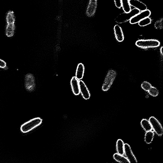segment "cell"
Segmentation results:
<instances>
[{
    "instance_id": "cell-6",
    "label": "cell",
    "mask_w": 163,
    "mask_h": 163,
    "mask_svg": "<svg viewBox=\"0 0 163 163\" xmlns=\"http://www.w3.org/2000/svg\"><path fill=\"white\" fill-rule=\"evenodd\" d=\"M151 124L152 128L154 129L157 135L161 136L163 135V129L158 120L154 117H151L149 120Z\"/></svg>"
},
{
    "instance_id": "cell-7",
    "label": "cell",
    "mask_w": 163,
    "mask_h": 163,
    "mask_svg": "<svg viewBox=\"0 0 163 163\" xmlns=\"http://www.w3.org/2000/svg\"><path fill=\"white\" fill-rule=\"evenodd\" d=\"M151 14L149 10L147 9L145 11H141L135 16L132 17L130 20V22L132 24L138 23L142 19L149 17Z\"/></svg>"
},
{
    "instance_id": "cell-15",
    "label": "cell",
    "mask_w": 163,
    "mask_h": 163,
    "mask_svg": "<svg viewBox=\"0 0 163 163\" xmlns=\"http://www.w3.org/2000/svg\"><path fill=\"white\" fill-rule=\"evenodd\" d=\"M15 25L14 24H7L6 28V35L8 37H13L14 34Z\"/></svg>"
},
{
    "instance_id": "cell-27",
    "label": "cell",
    "mask_w": 163,
    "mask_h": 163,
    "mask_svg": "<svg viewBox=\"0 0 163 163\" xmlns=\"http://www.w3.org/2000/svg\"><path fill=\"white\" fill-rule=\"evenodd\" d=\"M114 2L117 7L120 8L121 7V0H114Z\"/></svg>"
},
{
    "instance_id": "cell-21",
    "label": "cell",
    "mask_w": 163,
    "mask_h": 163,
    "mask_svg": "<svg viewBox=\"0 0 163 163\" xmlns=\"http://www.w3.org/2000/svg\"><path fill=\"white\" fill-rule=\"evenodd\" d=\"M154 132L151 130L147 132L145 137V142L148 144H149L152 141L153 139H154Z\"/></svg>"
},
{
    "instance_id": "cell-28",
    "label": "cell",
    "mask_w": 163,
    "mask_h": 163,
    "mask_svg": "<svg viewBox=\"0 0 163 163\" xmlns=\"http://www.w3.org/2000/svg\"><path fill=\"white\" fill-rule=\"evenodd\" d=\"M163 47L162 46L161 47L160 49V53L161 56H163Z\"/></svg>"
},
{
    "instance_id": "cell-17",
    "label": "cell",
    "mask_w": 163,
    "mask_h": 163,
    "mask_svg": "<svg viewBox=\"0 0 163 163\" xmlns=\"http://www.w3.org/2000/svg\"><path fill=\"white\" fill-rule=\"evenodd\" d=\"M116 149L118 154L123 156L124 154V144L122 140L119 139L117 141Z\"/></svg>"
},
{
    "instance_id": "cell-5",
    "label": "cell",
    "mask_w": 163,
    "mask_h": 163,
    "mask_svg": "<svg viewBox=\"0 0 163 163\" xmlns=\"http://www.w3.org/2000/svg\"><path fill=\"white\" fill-rule=\"evenodd\" d=\"M25 87L28 92H33L35 89V83L33 75L31 73L27 74L25 77Z\"/></svg>"
},
{
    "instance_id": "cell-2",
    "label": "cell",
    "mask_w": 163,
    "mask_h": 163,
    "mask_svg": "<svg viewBox=\"0 0 163 163\" xmlns=\"http://www.w3.org/2000/svg\"><path fill=\"white\" fill-rule=\"evenodd\" d=\"M117 76V73L113 69H110L108 72L103 84L102 89L104 92L108 91L111 87Z\"/></svg>"
},
{
    "instance_id": "cell-16",
    "label": "cell",
    "mask_w": 163,
    "mask_h": 163,
    "mask_svg": "<svg viewBox=\"0 0 163 163\" xmlns=\"http://www.w3.org/2000/svg\"><path fill=\"white\" fill-rule=\"evenodd\" d=\"M7 24H14L15 22V16L14 12L10 10L7 13L6 16Z\"/></svg>"
},
{
    "instance_id": "cell-13",
    "label": "cell",
    "mask_w": 163,
    "mask_h": 163,
    "mask_svg": "<svg viewBox=\"0 0 163 163\" xmlns=\"http://www.w3.org/2000/svg\"><path fill=\"white\" fill-rule=\"evenodd\" d=\"M79 81L75 76H74L71 81L72 92L76 96L79 95L80 93Z\"/></svg>"
},
{
    "instance_id": "cell-3",
    "label": "cell",
    "mask_w": 163,
    "mask_h": 163,
    "mask_svg": "<svg viewBox=\"0 0 163 163\" xmlns=\"http://www.w3.org/2000/svg\"><path fill=\"white\" fill-rule=\"evenodd\" d=\"M140 12L136 8L132 9L129 13H123L119 14L115 19V21L118 24H122L130 21L131 18Z\"/></svg>"
},
{
    "instance_id": "cell-9",
    "label": "cell",
    "mask_w": 163,
    "mask_h": 163,
    "mask_svg": "<svg viewBox=\"0 0 163 163\" xmlns=\"http://www.w3.org/2000/svg\"><path fill=\"white\" fill-rule=\"evenodd\" d=\"M124 154L130 163H137V161L132 151L131 148L128 144H124Z\"/></svg>"
},
{
    "instance_id": "cell-12",
    "label": "cell",
    "mask_w": 163,
    "mask_h": 163,
    "mask_svg": "<svg viewBox=\"0 0 163 163\" xmlns=\"http://www.w3.org/2000/svg\"><path fill=\"white\" fill-rule=\"evenodd\" d=\"M131 6L138 9L140 11H143L147 9V6L144 3L139 0H129Z\"/></svg>"
},
{
    "instance_id": "cell-1",
    "label": "cell",
    "mask_w": 163,
    "mask_h": 163,
    "mask_svg": "<svg viewBox=\"0 0 163 163\" xmlns=\"http://www.w3.org/2000/svg\"><path fill=\"white\" fill-rule=\"evenodd\" d=\"M42 121V120L39 117L31 119L22 124L20 128L21 131L24 133L29 132L40 125Z\"/></svg>"
},
{
    "instance_id": "cell-18",
    "label": "cell",
    "mask_w": 163,
    "mask_h": 163,
    "mask_svg": "<svg viewBox=\"0 0 163 163\" xmlns=\"http://www.w3.org/2000/svg\"><path fill=\"white\" fill-rule=\"evenodd\" d=\"M121 7L124 12L129 13L131 10L129 0H121Z\"/></svg>"
},
{
    "instance_id": "cell-26",
    "label": "cell",
    "mask_w": 163,
    "mask_h": 163,
    "mask_svg": "<svg viewBox=\"0 0 163 163\" xmlns=\"http://www.w3.org/2000/svg\"><path fill=\"white\" fill-rule=\"evenodd\" d=\"M0 68L6 70L8 69L6 63L1 59H0Z\"/></svg>"
},
{
    "instance_id": "cell-8",
    "label": "cell",
    "mask_w": 163,
    "mask_h": 163,
    "mask_svg": "<svg viewBox=\"0 0 163 163\" xmlns=\"http://www.w3.org/2000/svg\"><path fill=\"white\" fill-rule=\"evenodd\" d=\"M97 0H89L86 11L87 16L92 17L94 15L97 10Z\"/></svg>"
},
{
    "instance_id": "cell-11",
    "label": "cell",
    "mask_w": 163,
    "mask_h": 163,
    "mask_svg": "<svg viewBox=\"0 0 163 163\" xmlns=\"http://www.w3.org/2000/svg\"><path fill=\"white\" fill-rule=\"evenodd\" d=\"M114 31L117 41L119 42H122L124 40V36L121 27L116 25L114 27Z\"/></svg>"
},
{
    "instance_id": "cell-22",
    "label": "cell",
    "mask_w": 163,
    "mask_h": 163,
    "mask_svg": "<svg viewBox=\"0 0 163 163\" xmlns=\"http://www.w3.org/2000/svg\"><path fill=\"white\" fill-rule=\"evenodd\" d=\"M151 19L149 17H148L142 19L138 23L141 26H145L150 24L151 23Z\"/></svg>"
},
{
    "instance_id": "cell-19",
    "label": "cell",
    "mask_w": 163,
    "mask_h": 163,
    "mask_svg": "<svg viewBox=\"0 0 163 163\" xmlns=\"http://www.w3.org/2000/svg\"><path fill=\"white\" fill-rule=\"evenodd\" d=\"M142 128L146 131L148 132L152 130V128L149 121L146 119H143L141 122Z\"/></svg>"
},
{
    "instance_id": "cell-24",
    "label": "cell",
    "mask_w": 163,
    "mask_h": 163,
    "mask_svg": "<svg viewBox=\"0 0 163 163\" xmlns=\"http://www.w3.org/2000/svg\"><path fill=\"white\" fill-rule=\"evenodd\" d=\"M152 86L151 84L147 81H144L141 84V88L146 92H148Z\"/></svg>"
},
{
    "instance_id": "cell-20",
    "label": "cell",
    "mask_w": 163,
    "mask_h": 163,
    "mask_svg": "<svg viewBox=\"0 0 163 163\" xmlns=\"http://www.w3.org/2000/svg\"><path fill=\"white\" fill-rule=\"evenodd\" d=\"M113 158L115 160L120 163H130L127 158L118 153H116L113 155Z\"/></svg>"
},
{
    "instance_id": "cell-10",
    "label": "cell",
    "mask_w": 163,
    "mask_h": 163,
    "mask_svg": "<svg viewBox=\"0 0 163 163\" xmlns=\"http://www.w3.org/2000/svg\"><path fill=\"white\" fill-rule=\"evenodd\" d=\"M80 93L83 98L85 100H89L91 97L90 92L82 80L79 81Z\"/></svg>"
},
{
    "instance_id": "cell-25",
    "label": "cell",
    "mask_w": 163,
    "mask_h": 163,
    "mask_svg": "<svg viewBox=\"0 0 163 163\" xmlns=\"http://www.w3.org/2000/svg\"><path fill=\"white\" fill-rule=\"evenodd\" d=\"M155 27L157 29L161 30L163 28V18H160L155 23Z\"/></svg>"
},
{
    "instance_id": "cell-23",
    "label": "cell",
    "mask_w": 163,
    "mask_h": 163,
    "mask_svg": "<svg viewBox=\"0 0 163 163\" xmlns=\"http://www.w3.org/2000/svg\"><path fill=\"white\" fill-rule=\"evenodd\" d=\"M148 92L151 96L154 97L157 96L159 93L158 90L154 86H152Z\"/></svg>"
},
{
    "instance_id": "cell-14",
    "label": "cell",
    "mask_w": 163,
    "mask_h": 163,
    "mask_svg": "<svg viewBox=\"0 0 163 163\" xmlns=\"http://www.w3.org/2000/svg\"><path fill=\"white\" fill-rule=\"evenodd\" d=\"M84 66L82 63H79L76 68L75 77L79 80H81L84 77Z\"/></svg>"
},
{
    "instance_id": "cell-4",
    "label": "cell",
    "mask_w": 163,
    "mask_h": 163,
    "mask_svg": "<svg viewBox=\"0 0 163 163\" xmlns=\"http://www.w3.org/2000/svg\"><path fill=\"white\" fill-rule=\"evenodd\" d=\"M136 45L141 48L148 49L154 48L159 47L160 45V41L156 39H141L137 41Z\"/></svg>"
}]
</instances>
